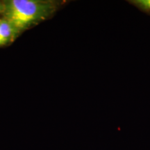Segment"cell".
Here are the masks:
<instances>
[{"instance_id":"obj_4","label":"cell","mask_w":150,"mask_h":150,"mask_svg":"<svg viewBox=\"0 0 150 150\" xmlns=\"http://www.w3.org/2000/svg\"><path fill=\"white\" fill-rule=\"evenodd\" d=\"M3 11H4V5H3V2H2V1H0V19H1V17H2Z\"/></svg>"},{"instance_id":"obj_2","label":"cell","mask_w":150,"mask_h":150,"mask_svg":"<svg viewBox=\"0 0 150 150\" xmlns=\"http://www.w3.org/2000/svg\"><path fill=\"white\" fill-rule=\"evenodd\" d=\"M19 36L13 24L4 18L0 19V47L8 46Z\"/></svg>"},{"instance_id":"obj_3","label":"cell","mask_w":150,"mask_h":150,"mask_svg":"<svg viewBox=\"0 0 150 150\" xmlns=\"http://www.w3.org/2000/svg\"><path fill=\"white\" fill-rule=\"evenodd\" d=\"M134 4H136L140 7L143 8L144 10L150 13V0H138V1H134Z\"/></svg>"},{"instance_id":"obj_1","label":"cell","mask_w":150,"mask_h":150,"mask_svg":"<svg viewBox=\"0 0 150 150\" xmlns=\"http://www.w3.org/2000/svg\"><path fill=\"white\" fill-rule=\"evenodd\" d=\"M2 2L1 18L10 22L19 35L52 18L65 3L55 0H6Z\"/></svg>"}]
</instances>
